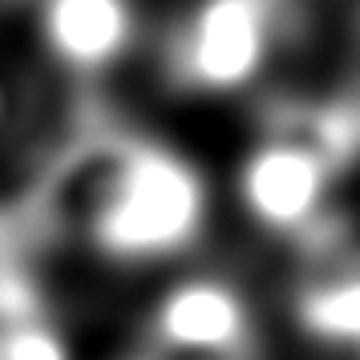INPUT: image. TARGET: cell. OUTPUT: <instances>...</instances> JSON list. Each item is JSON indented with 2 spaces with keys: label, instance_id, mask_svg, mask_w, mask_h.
Masks as SVG:
<instances>
[{
  "label": "cell",
  "instance_id": "7",
  "mask_svg": "<svg viewBox=\"0 0 360 360\" xmlns=\"http://www.w3.org/2000/svg\"><path fill=\"white\" fill-rule=\"evenodd\" d=\"M0 360H69V348L45 311H37L0 332Z\"/></svg>",
  "mask_w": 360,
  "mask_h": 360
},
{
  "label": "cell",
  "instance_id": "5",
  "mask_svg": "<svg viewBox=\"0 0 360 360\" xmlns=\"http://www.w3.org/2000/svg\"><path fill=\"white\" fill-rule=\"evenodd\" d=\"M295 320L308 336L360 352V247L332 223L308 239V267L295 283Z\"/></svg>",
  "mask_w": 360,
  "mask_h": 360
},
{
  "label": "cell",
  "instance_id": "1",
  "mask_svg": "<svg viewBox=\"0 0 360 360\" xmlns=\"http://www.w3.org/2000/svg\"><path fill=\"white\" fill-rule=\"evenodd\" d=\"M53 211L110 259H170L207 231V182L179 150L101 134L73 150L53 186Z\"/></svg>",
  "mask_w": 360,
  "mask_h": 360
},
{
  "label": "cell",
  "instance_id": "3",
  "mask_svg": "<svg viewBox=\"0 0 360 360\" xmlns=\"http://www.w3.org/2000/svg\"><path fill=\"white\" fill-rule=\"evenodd\" d=\"M300 25L295 0H195L166 37V77L186 94H239Z\"/></svg>",
  "mask_w": 360,
  "mask_h": 360
},
{
  "label": "cell",
  "instance_id": "4",
  "mask_svg": "<svg viewBox=\"0 0 360 360\" xmlns=\"http://www.w3.org/2000/svg\"><path fill=\"white\" fill-rule=\"evenodd\" d=\"M150 344L182 356H255V324L243 292L214 276L174 283L150 320Z\"/></svg>",
  "mask_w": 360,
  "mask_h": 360
},
{
  "label": "cell",
  "instance_id": "6",
  "mask_svg": "<svg viewBox=\"0 0 360 360\" xmlns=\"http://www.w3.org/2000/svg\"><path fill=\"white\" fill-rule=\"evenodd\" d=\"M138 33L134 0H45L41 37L61 65L77 73L110 69Z\"/></svg>",
  "mask_w": 360,
  "mask_h": 360
},
{
  "label": "cell",
  "instance_id": "2",
  "mask_svg": "<svg viewBox=\"0 0 360 360\" xmlns=\"http://www.w3.org/2000/svg\"><path fill=\"white\" fill-rule=\"evenodd\" d=\"M360 154V101H283L239 166L243 211L271 235L332 227V186Z\"/></svg>",
  "mask_w": 360,
  "mask_h": 360
}]
</instances>
